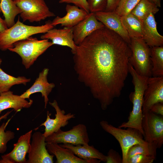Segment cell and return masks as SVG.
Here are the masks:
<instances>
[{
    "label": "cell",
    "instance_id": "1",
    "mask_svg": "<svg viewBox=\"0 0 163 163\" xmlns=\"http://www.w3.org/2000/svg\"><path fill=\"white\" fill-rule=\"evenodd\" d=\"M72 53L78 80L106 110L120 96L129 73V45L104 26L87 37Z\"/></svg>",
    "mask_w": 163,
    "mask_h": 163
},
{
    "label": "cell",
    "instance_id": "2",
    "mask_svg": "<svg viewBox=\"0 0 163 163\" xmlns=\"http://www.w3.org/2000/svg\"><path fill=\"white\" fill-rule=\"evenodd\" d=\"M129 72L132 76V82L134 86V91L131 92L129 95L130 100L133 104V108L127 121L122 123L118 127L135 129L140 131L143 136L142 126V106L144 94L149 77L139 75L129 63Z\"/></svg>",
    "mask_w": 163,
    "mask_h": 163
},
{
    "label": "cell",
    "instance_id": "3",
    "mask_svg": "<svg viewBox=\"0 0 163 163\" xmlns=\"http://www.w3.org/2000/svg\"><path fill=\"white\" fill-rule=\"evenodd\" d=\"M19 17L12 26L0 33V50L6 51L13 47L15 43L38 34L45 33L54 28L52 21L38 26L26 25L20 21Z\"/></svg>",
    "mask_w": 163,
    "mask_h": 163
},
{
    "label": "cell",
    "instance_id": "4",
    "mask_svg": "<svg viewBox=\"0 0 163 163\" xmlns=\"http://www.w3.org/2000/svg\"><path fill=\"white\" fill-rule=\"evenodd\" d=\"M53 45L49 40H39L30 36L15 43L13 47L8 50L18 54L21 58L23 65L28 69L40 56Z\"/></svg>",
    "mask_w": 163,
    "mask_h": 163
},
{
    "label": "cell",
    "instance_id": "5",
    "mask_svg": "<svg viewBox=\"0 0 163 163\" xmlns=\"http://www.w3.org/2000/svg\"><path fill=\"white\" fill-rule=\"evenodd\" d=\"M99 123L104 131L113 136L119 142L122 152L123 163H126L127 152L131 147L136 144L147 143L144 140L142 133L136 129L116 127L104 120L101 121Z\"/></svg>",
    "mask_w": 163,
    "mask_h": 163
},
{
    "label": "cell",
    "instance_id": "6",
    "mask_svg": "<svg viewBox=\"0 0 163 163\" xmlns=\"http://www.w3.org/2000/svg\"><path fill=\"white\" fill-rule=\"evenodd\" d=\"M131 55L129 63L139 75L148 77L152 76L150 50L142 38H131L129 45Z\"/></svg>",
    "mask_w": 163,
    "mask_h": 163
},
{
    "label": "cell",
    "instance_id": "7",
    "mask_svg": "<svg viewBox=\"0 0 163 163\" xmlns=\"http://www.w3.org/2000/svg\"><path fill=\"white\" fill-rule=\"evenodd\" d=\"M142 126L145 141L158 149L163 144V117L149 111L143 113Z\"/></svg>",
    "mask_w": 163,
    "mask_h": 163
},
{
    "label": "cell",
    "instance_id": "8",
    "mask_svg": "<svg viewBox=\"0 0 163 163\" xmlns=\"http://www.w3.org/2000/svg\"><path fill=\"white\" fill-rule=\"evenodd\" d=\"M14 2L21 11L20 16L24 22H40L55 16L50 10L44 0H17Z\"/></svg>",
    "mask_w": 163,
    "mask_h": 163
},
{
    "label": "cell",
    "instance_id": "9",
    "mask_svg": "<svg viewBox=\"0 0 163 163\" xmlns=\"http://www.w3.org/2000/svg\"><path fill=\"white\" fill-rule=\"evenodd\" d=\"M46 142L57 144H70L74 145H88L90 139L86 126L80 123L67 131L61 129L46 137Z\"/></svg>",
    "mask_w": 163,
    "mask_h": 163
},
{
    "label": "cell",
    "instance_id": "10",
    "mask_svg": "<svg viewBox=\"0 0 163 163\" xmlns=\"http://www.w3.org/2000/svg\"><path fill=\"white\" fill-rule=\"evenodd\" d=\"M30 149L26 163H53L54 155L50 154L46 147V137L37 131L32 135Z\"/></svg>",
    "mask_w": 163,
    "mask_h": 163
},
{
    "label": "cell",
    "instance_id": "11",
    "mask_svg": "<svg viewBox=\"0 0 163 163\" xmlns=\"http://www.w3.org/2000/svg\"><path fill=\"white\" fill-rule=\"evenodd\" d=\"M163 103V76L148 78L143 95L142 112L149 111L154 104Z\"/></svg>",
    "mask_w": 163,
    "mask_h": 163
},
{
    "label": "cell",
    "instance_id": "12",
    "mask_svg": "<svg viewBox=\"0 0 163 163\" xmlns=\"http://www.w3.org/2000/svg\"><path fill=\"white\" fill-rule=\"evenodd\" d=\"M49 104L54 108L56 113L55 118L52 119L49 111H47L46 120L40 125V126L45 127L43 134L46 137L56 132L61 127L66 126L68 124L69 120L75 118L74 114L69 113L66 114L65 110L61 109L56 100L49 102Z\"/></svg>",
    "mask_w": 163,
    "mask_h": 163
},
{
    "label": "cell",
    "instance_id": "13",
    "mask_svg": "<svg viewBox=\"0 0 163 163\" xmlns=\"http://www.w3.org/2000/svg\"><path fill=\"white\" fill-rule=\"evenodd\" d=\"M32 132L30 130L21 136L14 144L12 150L2 156L0 163H26V155L30 149Z\"/></svg>",
    "mask_w": 163,
    "mask_h": 163
},
{
    "label": "cell",
    "instance_id": "14",
    "mask_svg": "<svg viewBox=\"0 0 163 163\" xmlns=\"http://www.w3.org/2000/svg\"><path fill=\"white\" fill-rule=\"evenodd\" d=\"M94 13L99 21L106 27L119 35L129 45L131 38L122 23L121 17L115 11H100Z\"/></svg>",
    "mask_w": 163,
    "mask_h": 163
},
{
    "label": "cell",
    "instance_id": "15",
    "mask_svg": "<svg viewBox=\"0 0 163 163\" xmlns=\"http://www.w3.org/2000/svg\"><path fill=\"white\" fill-rule=\"evenodd\" d=\"M104 27L97 19L94 13L90 12L85 18L73 27L75 44L78 45L93 32Z\"/></svg>",
    "mask_w": 163,
    "mask_h": 163
},
{
    "label": "cell",
    "instance_id": "16",
    "mask_svg": "<svg viewBox=\"0 0 163 163\" xmlns=\"http://www.w3.org/2000/svg\"><path fill=\"white\" fill-rule=\"evenodd\" d=\"M49 71L48 68L44 69L39 73L38 77L33 85L21 94V97L25 99H29L30 96L32 94L40 92L42 97H44V107L46 108L49 101L48 95L55 87L54 83H49L48 81L47 77Z\"/></svg>",
    "mask_w": 163,
    "mask_h": 163
},
{
    "label": "cell",
    "instance_id": "17",
    "mask_svg": "<svg viewBox=\"0 0 163 163\" xmlns=\"http://www.w3.org/2000/svg\"><path fill=\"white\" fill-rule=\"evenodd\" d=\"M48 152L55 156L56 163H99L101 161L97 159L90 160L82 159L75 155L70 150L63 147L58 144L47 142Z\"/></svg>",
    "mask_w": 163,
    "mask_h": 163
},
{
    "label": "cell",
    "instance_id": "18",
    "mask_svg": "<svg viewBox=\"0 0 163 163\" xmlns=\"http://www.w3.org/2000/svg\"><path fill=\"white\" fill-rule=\"evenodd\" d=\"M42 39L50 40L53 44L67 46L70 48L73 53L76 45L73 40V28L65 27L62 29L53 28L41 36Z\"/></svg>",
    "mask_w": 163,
    "mask_h": 163
},
{
    "label": "cell",
    "instance_id": "19",
    "mask_svg": "<svg viewBox=\"0 0 163 163\" xmlns=\"http://www.w3.org/2000/svg\"><path fill=\"white\" fill-rule=\"evenodd\" d=\"M66 9L67 13L65 16L62 18L57 16L52 21L53 26L60 24L61 26L73 27L85 18L89 14L75 5L68 4Z\"/></svg>",
    "mask_w": 163,
    "mask_h": 163
},
{
    "label": "cell",
    "instance_id": "20",
    "mask_svg": "<svg viewBox=\"0 0 163 163\" xmlns=\"http://www.w3.org/2000/svg\"><path fill=\"white\" fill-rule=\"evenodd\" d=\"M33 100L29 99L28 101L21 97L20 95L13 94L10 90L0 93V114L4 110L12 108L16 112H19L23 108L30 107Z\"/></svg>",
    "mask_w": 163,
    "mask_h": 163
},
{
    "label": "cell",
    "instance_id": "21",
    "mask_svg": "<svg viewBox=\"0 0 163 163\" xmlns=\"http://www.w3.org/2000/svg\"><path fill=\"white\" fill-rule=\"evenodd\" d=\"M142 22L143 26L142 39L146 43L151 47L163 46V36L157 30V23L154 14L151 13Z\"/></svg>",
    "mask_w": 163,
    "mask_h": 163
},
{
    "label": "cell",
    "instance_id": "22",
    "mask_svg": "<svg viewBox=\"0 0 163 163\" xmlns=\"http://www.w3.org/2000/svg\"><path fill=\"white\" fill-rule=\"evenodd\" d=\"M61 146L70 150L78 158L84 160L97 159L105 162L106 155L96 149L94 146L88 145H74L70 144L60 145Z\"/></svg>",
    "mask_w": 163,
    "mask_h": 163
},
{
    "label": "cell",
    "instance_id": "23",
    "mask_svg": "<svg viewBox=\"0 0 163 163\" xmlns=\"http://www.w3.org/2000/svg\"><path fill=\"white\" fill-rule=\"evenodd\" d=\"M122 23L130 38H140L143 36V22L131 13L121 17Z\"/></svg>",
    "mask_w": 163,
    "mask_h": 163
},
{
    "label": "cell",
    "instance_id": "24",
    "mask_svg": "<svg viewBox=\"0 0 163 163\" xmlns=\"http://www.w3.org/2000/svg\"><path fill=\"white\" fill-rule=\"evenodd\" d=\"M0 9L4 15L8 28L14 24L16 16L21 12V10L13 0H1Z\"/></svg>",
    "mask_w": 163,
    "mask_h": 163
},
{
    "label": "cell",
    "instance_id": "25",
    "mask_svg": "<svg viewBox=\"0 0 163 163\" xmlns=\"http://www.w3.org/2000/svg\"><path fill=\"white\" fill-rule=\"evenodd\" d=\"M152 76H163V47L155 46L150 48Z\"/></svg>",
    "mask_w": 163,
    "mask_h": 163
},
{
    "label": "cell",
    "instance_id": "26",
    "mask_svg": "<svg viewBox=\"0 0 163 163\" xmlns=\"http://www.w3.org/2000/svg\"><path fill=\"white\" fill-rule=\"evenodd\" d=\"M31 81L24 76L15 77L5 72L0 68V93L9 91L13 85L23 84L25 85Z\"/></svg>",
    "mask_w": 163,
    "mask_h": 163
},
{
    "label": "cell",
    "instance_id": "27",
    "mask_svg": "<svg viewBox=\"0 0 163 163\" xmlns=\"http://www.w3.org/2000/svg\"><path fill=\"white\" fill-rule=\"evenodd\" d=\"M158 7L148 0H141L130 12L142 21L152 13H157Z\"/></svg>",
    "mask_w": 163,
    "mask_h": 163
},
{
    "label": "cell",
    "instance_id": "28",
    "mask_svg": "<svg viewBox=\"0 0 163 163\" xmlns=\"http://www.w3.org/2000/svg\"><path fill=\"white\" fill-rule=\"evenodd\" d=\"M158 148L154 145L147 143L146 144H136L131 147L127 155V161L133 155L141 154L156 157Z\"/></svg>",
    "mask_w": 163,
    "mask_h": 163
},
{
    "label": "cell",
    "instance_id": "29",
    "mask_svg": "<svg viewBox=\"0 0 163 163\" xmlns=\"http://www.w3.org/2000/svg\"><path fill=\"white\" fill-rule=\"evenodd\" d=\"M12 117L6 122L3 123L0 126V153H3L7 149V144L14 138L15 134L11 130L5 131L6 127Z\"/></svg>",
    "mask_w": 163,
    "mask_h": 163
},
{
    "label": "cell",
    "instance_id": "30",
    "mask_svg": "<svg viewBox=\"0 0 163 163\" xmlns=\"http://www.w3.org/2000/svg\"><path fill=\"white\" fill-rule=\"evenodd\" d=\"M141 0H120L115 12L120 17L130 13Z\"/></svg>",
    "mask_w": 163,
    "mask_h": 163
},
{
    "label": "cell",
    "instance_id": "31",
    "mask_svg": "<svg viewBox=\"0 0 163 163\" xmlns=\"http://www.w3.org/2000/svg\"><path fill=\"white\" fill-rule=\"evenodd\" d=\"M90 12L105 11L107 0H87Z\"/></svg>",
    "mask_w": 163,
    "mask_h": 163
},
{
    "label": "cell",
    "instance_id": "32",
    "mask_svg": "<svg viewBox=\"0 0 163 163\" xmlns=\"http://www.w3.org/2000/svg\"><path fill=\"white\" fill-rule=\"evenodd\" d=\"M156 157L141 154L133 155L127 161L126 163H152Z\"/></svg>",
    "mask_w": 163,
    "mask_h": 163
},
{
    "label": "cell",
    "instance_id": "33",
    "mask_svg": "<svg viewBox=\"0 0 163 163\" xmlns=\"http://www.w3.org/2000/svg\"><path fill=\"white\" fill-rule=\"evenodd\" d=\"M106 163H123L122 157L119 152L111 149L109 150L106 155Z\"/></svg>",
    "mask_w": 163,
    "mask_h": 163
},
{
    "label": "cell",
    "instance_id": "34",
    "mask_svg": "<svg viewBox=\"0 0 163 163\" xmlns=\"http://www.w3.org/2000/svg\"><path fill=\"white\" fill-rule=\"evenodd\" d=\"M59 3H72L79 8L84 10L88 13L90 12L87 0H60Z\"/></svg>",
    "mask_w": 163,
    "mask_h": 163
},
{
    "label": "cell",
    "instance_id": "35",
    "mask_svg": "<svg viewBox=\"0 0 163 163\" xmlns=\"http://www.w3.org/2000/svg\"><path fill=\"white\" fill-rule=\"evenodd\" d=\"M149 111L156 114L163 116V103L159 102L154 104Z\"/></svg>",
    "mask_w": 163,
    "mask_h": 163
},
{
    "label": "cell",
    "instance_id": "36",
    "mask_svg": "<svg viewBox=\"0 0 163 163\" xmlns=\"http://www.w3.org/2000/svg\"><path fill=\"white\" fill-rule=\"evenodd\" d=\"M120 0H107V5L105 11H114Z\"/></svg>",
    "mask_w": 163,
    "mask_h": 163
},
{
    "label": "cell",
    "instance_id": "37",
    "mask_svg": "<svg viewBox=\"0 0 163 163\" xmlns=\"http://www.w3.org/2000/svg\"><path fill=\"white\" fill-rule=\"evenodd\" d=\"M8 28L4 20L0 17V33Z\"/></svg>",
    "mask_w": 163,
    "mask_h": 163
},
{
    "label": "cell",
    "instance_id": "38",
    "mask_svg": "<svg viewBox=\"0 0 163 163\" xmlns=\"http://www.w3.org/2000/svg\"><path fill=\"white\" fill-rule=\"evenodd\" d=\"M156 5L158 7L161 6V0H148Z\"/></svg>",
    "mask_w": 163,
    "mask_h": 163
},
{
    "label": "cell",
    "instance_id": "39",
    "mask_svg": "<svg viewBox=\"0 0 163 163\" xmlns=\"http://www.w3.org/2000/svg\"><path fill=\"white\" fill-rule=\"evenodd\" d=\"M13 110H12L11 111H8L4 115H2L0 117V122L3 119H5L7 118L8 116L11 113Z\"/></svg>",
    "mask_w": 163,
    "mask_h": 163
},
{
    "label": "cell",
    "instance_id": "40",
    "mask_svg": "<svg viewBox=\"0 0 163 163\" xmlns=\"http://www.w3.org/2000/svg\"><path fill=\"white\" fill-rule=\"evenodd\" d=\"M2 59L0 58V65H1L2 63Z\"/></svg>",
    "mask_w": 163,
    "mask_h": 163
},
{
    "label": "cell",
    "instance_id": "41",
    "mask_svg": "<svg viewBox=\"0 0 163 163\" xmlns=\"http://www.w3.org/2000/svg\"><path fill=\"white\" fill-rule=\"evenodd\" d=\"M0 1H1V0H0ZM1 12V11L0 10V13Z\"/></svg>",
    "mask_w": 163,
    "mask_h": 163
},
{
    "label": "cell",
    "instance_id": "42",
    "mask_svg": "<svg viewBox=\"0 0 163 163\" xmlns=\"http://www.w3.org/2000/svg\"><path fill=\"white\" fill-rule=\"evenodd\" d=\"M13 1H16V0H13Z\"/></svg>",
    "mask_w": 163,
    "mask_h": 163
}]
</instances>
